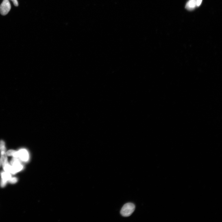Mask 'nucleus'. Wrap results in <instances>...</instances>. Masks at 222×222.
<instances>
[{"label": "nucleus", "mask_w": 222, "mask_h": 222, "mask_svg": "<svg viewBox=\"0 0 222 222\" xmlns=\"http://www.w3.org/2000/svg\"><path fill=\"white\" fill-rule=\"evenodd\" d=\"M197 6V0H189L186 4V8L188 10H194Z\"/></svg>", "instance_id": "5"}, {"label": "nucleus", "mask_w": 222, "mask_h": 222, "mask_svg": "<svg viewBox=\"0 0 222 222\" xmlns=\"http://www.w3.org/2000/svg\"><path fill=\"white\" fill-rule=\"evenodd\" d=\"M1 159H0V167H1Z\"/></svg>", "instance_id": "12"}, {"label": "nucleus", "mask_w": 222, "mask_h": 222, "mask_svg": "<svg viewBox=\"0 0 222 222\" xmlns=\"http://www.w3.org/2000/svg\"><path fill=\"white\" fill-rule=\"evenodd\" d=\"M1 180L7 182L11 178L10 173L7 172H2L1 173Z\"/></svg>", "instance_id": "6"}, {"label": "nucleus", "mask_w": 222, "mask_h": 222, "mask_svg": "<svg viewBox=\"0 0 222 222\" xmlns=\"http://www.w3.org/2000/svg\"><path fill=\"white\" fill-rule=\"evenodd\" d=\"M6 153L7 155L9 156H12L14 158H18V151L11 150L7 151Z\"/></svg>", "instance_id": "7"}, {"label": "nucleus", "mask_w": 222, "mask_h": 222, "mask_svg": "<svg viewBox=\"0 0 222 222\" xmlns=\"http://www.w3.org/2000/svg\"><path fill=\"white\" fill-rule=\"evenodd\" d=\"M3 167L5 172L10 173L11 169H12V166H11L8 163L3 166Z\"/></svg>", "instance_id": "8"}, {"label": "nucleus", "mask_w": 222, "mask_h": 222, "mask_svg": "<svg viewBox=\"0 0 222 222\" xmlns=\"http://www.w3.org/2000/svg\"><path fill=\"white\" fill-rule=\"evenodd\" d=\"M11 164L12 166L10 173L12 174H15L23 169V166L18 158L14 157L11 161Z\"/></svg>", "instance_id": "2"}, {"label": "nucleus", "mask_w": 222, "mask_h": 222, "mask_svg": "<svg viewBox=\"0 0 222 222\" xmlns=\"http://www.w3.org/2000/svg\"><path fill=\"white\" fill-rule=\"evenodd\" d=\"M11 1H12L15 6H18V3L17 0H11Z\"/></svg>", "instance_id": "11"}, {"label": "nucleus", "mask_w": 222, "mask_h": 222, "mask_svg": "<svg viewBox=\"0 0 222 222\" xmlns=\"http://www.w3.org/2000/svg\"><path fill=\"white\" fill-rule=\"evenodd\" d=\"M135 209V206L134 204L131 203H127L122 207L120 214L122 216L128 217L132 214Z\"/></svg>", "instance_id": "1"}, {"label": "nucleus", "mask_w": 222, "mask_h": 222, "mask_svg": "<svg viewBox=\"0 0 222 222\" xmlns=\"http://www.w3.org/2000/svg\"><path fill=\"white\" fill-rule=\"evenodd\" d=\"M202 0H197V6L199 7L201 4Z\"/></svg>", "instance_id": "10"}, {"label": "nucleus", "mask_w": 222, "mask_h": 222, "mask_svg": "<svg viewBox=\"0 0 222 222\" xmlns=\"http://www.w3.org/2000/svg\"><path fill=\"white\" fill-rule=\"evenodd\" d=\"M18 179L16 177H11L8 181V182L12 184H14L17 182Z\"/></svg>", "instance_id": "9"}, {"label": "nucleus", "mask_w": 222, "mask_h": 222, "mask_svg": "<svg viewBox=\"0 0 222 222\" xmlns=\"http://www.w3.org/2000/svg\"><path fill=\"white\" fill-rule=\"evenodd\" d=\"M18 158L24 162H27L29 159V154L26 150L21 149L18 151Z\"/></svg>", "instance_id": "4"}, {"label": "nucleus", "mask_w": 222, "mask_h": 222, "mask_svg": "<svg viewBox=\"0 0 222 222\" xmlns=\"http://www.w3.org/2000/svg\"><path fill=\"white\" fill-rule=\"evenodd\" d=\"M11 8V6L8 0H3L0 5V13L2 15H6L8 13Z\"/></svg>", "instance_id": "3"}]
</instances>
